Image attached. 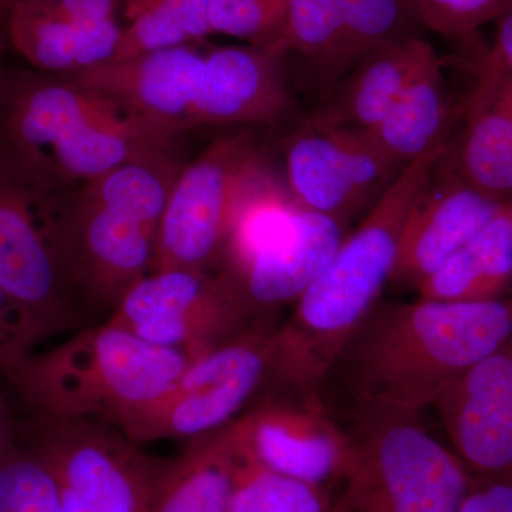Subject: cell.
Masks as SVG:
<instances>
[{
  "label": "cell",
  "mask_w": 512,
  "mask_h": 512,
  "mask_svg": "<svg viewBox=\"0 0 512 512\" xmlns=\"http://www.w3.org/2000/svg\"><path fill=\"white\" fill-rule=\"evenodd\" d=\"M464 117L456 146L448 144V171L488 197L511 201L512 87L503 74L483 64Z\"/></svg>",
  "instance_id": "20"
},
{
  "label": "cell",
  "mask_w": 512,
  "mask_h": 512,
  "mask_svg": "<svg viewBox=\"0 0 512 512\" xmlns=\"http://www.w3.org/2000/svg\"><path fill=\"white\" fill-rule=\"evenodd\" d=\"M423 29L416 0H346L342 76L377 50L421 36Z\"/></svg>",
  "instance_id": "27"
},
{
  "label": "cell",
  "mask_w": 512,
  "mask_h": 512,
  "mask_svg": "<svg viewBox=\"0 0 512 512\" xmlns=\"http://www.w3.org/2000/svg\"><path fill=\"white\" fill-rule=\"evenodd\" d=\"M322 485L306 483L239 456L227 512H329Z\"/></svg>",
  "instance_id": "29"
},
{
  "label": "cell",
  "mask_w": 512,
  "mask_h": 512,
  "mask_svg": "<svg viewBox=\"0 0 512 512\" xmlns=\"http://www.w3.org/2000/svg\"><path fill=\"white\" fill-rule=\"evenodd\" d=\"M511 333L512 295L376 305L328 377L343 383L357 414H419Z\"/></svg>",
  "instance_id": "1"
},
{
  "label": "cell",
  "mask_w": 512,
  "mask_h": 512,
  "mask_svg": "<svg viewBox=\"0 0 512 512\" xmlns=\"http://www.w3.org/2000/svg\"><path fill=\"white\" fill-rule=\"evenodd\" d=\"M192 359L110 322L92 323L45 352H32L8 382L29 414L114 424L156 399Z\"/></svg>",
  "instance_id": "5"
},
{
  "label": "cell",
  "mask_w": 512,
  "mask_h": 512,
  "mask_svg": "<svg viewBox=\"0 0 512 512\" xmlns=\"http://www.w3.org/2000/svg\"><path fill=\"white\" fill-rule=\"evenodd\" d=\"M447 147L404 167L296 301L292 318L275 330L276 389L316 396L326 382L350 336L389 284L404 224Z\"/></svg>",
  "instance_id": "2"
},
{
  "label": "cell",
  "mask_w": 512,
  "mask_h": 512,
  "mask_svg": "<svg viewBox=\"0 0 512 512\" xmlns=\"http://www.w3.org/2000/svg\"><path fill=\"white\" fill-rule=\"evenodd\" d=\"M264 168L249 137L238 134L218 140L181 170L161 218L151 272H211L239 202Z\"/></svg>",
  "instance_id": "9"
},
{
  "label": "cell",
  "mask_w": 512,
  "mask_h": 512,
  "mask_svg": "<svg viewBox=\"0 0 512 512\" xmlns=\"http://www.w3.org/2000/svg\"><path fill=\"white\" fill-rule=\"evenodd\" d=\"M165 2L168 0H123L124 13H126L128 22H131L147 10L157 8Z\"/></svg>",
  "instance_id": "37"
},
{
  "label": "cell",
  "mask_w": 512,
  "mask_h": 512,
  "mask_svg": "<svg viewBox=\"0 0 512 512\" xmlns=\"http://www.w3.org/2000/svg\"><path fill=\"white\" fill-rule=\"evenodd\" d=\"M512 200L417 289L419 298L487 302L510 295Z\"/></svg>",
  "instance_id": "22"
},
{
  "label": "cell",
  "mask_w": 512,
  "mask_h": 512,
  "mask_svg": "<svg viewBox=\"0 0 512 512\" xmlns=\"http://www.w3.org/2000/svg\"><path fill=\"white\" fill-rule=\"evenodd\" d=\"M19 443V420L15 419L5 394L0 390V461Z\"/></svg>",
  "instance_id": "36"
},
{
  "label": "cell",
  "mask_w": 512,
  "mask_h": 512,
  "mask_svg": "<svg viewBox=\"0 0 512 512\" xmlns=\"http://www.w3.org/2000/svg\"><path fill=\"white\" fill-rule=\"evenodd\" d=\"M456 111L439 57L419 73L372 130L363 131L402 167L450 143Z\"/></svg>",
  "instance_id": "24"
},
{
  "label": "cell",
  "mask_w": 512,
  "mask_h": 512,
  "mask_svg": "<svg viewBox=\"0 0 512 512\" xmlns=\"http://www.w3.org/2000/svg\"><path fill=\"white\" fill-rule=\"evenodd\" d=\"M46 198L0 151V288L45 340L93 323L53 247Z\"/></svg>",
  "instance_id": "10"
},
{
  "label": "cell",
  "mask_w": 512,
  "mask_h": 512,
  "mask_svg": "<svg viewBox=\"0 0 512 512\" xmlns=\"http://www.w3.org/2000/svg\"><path fill=\"white\" fill-rule=\"evenodd\" d=\"M329 512H346L345 505L342 504V501H339V503L336 504L335 507L330 508Z\"/></svg>",
  "instance_id": "39"
},
{
  "label": "cell",
  "mask_w": 512,
  "mask_h": 512,
  "mask_svg": "<svg viewBox=\"0 0 512 512\" xmlns=\"http://www.w3.org/2000/svg\"><path fill=\"white\" fill-rule=\"evenodd\" d=\"M0 512H63L49 468L20 441L0 461Z\"/></svg>",
  "instance_id": "30"
},
{
  "label": "cell",
  "mask_w": 512,
  "mask_h": 512,
  "mask_svg": "<svg viewBox=\"0 0 512 512\" xmlns=\"http://www.w3.org/2000/svg\"><path fill=\"white\" fill-rule=\"evenodd\" d=\"M460 512H512V477L473 478Z\"/></svg>",
  "instance_id": "34"
},
{
  "label": "cell",
  "mask_w": 512,
  "mask_h": 512,
  "mask_svg": "<svg viewBox=\"0 0 512 512\" xmlns=\"http://www.w3.org/2000/svg\"><path fill=\"white\" fill-rule=\"evenodd\" d=\"M276 386L275 329L256 323L187 370L160 396L114 423L137 444L194 439L228 426Z\"/></svg>",
  "instance_id": "8"
},
{
  "label": "cell",
  "mask_w": 512,
  "mask_h": 512,
  "mask_svg": "<svg viewBox=\"0 0 512 512\" xmlns=\"http://www.w3.org/2000/svg\"><path fill=\"white\" fill-rule=\"evenodd\" d=\"M211 33L210 0H168L131 20L110 60L187 46Z\"/></svg>",
  "instance_id": "28"
},
{
  "label": "cell",
  "mask_w": 512,
  "mask_h": 512,
  "mask_svg": "<svg viewBox=\"0 0 512 512\" xmlns=\"http://www.w3.org/2000/svg\"><path fill=\"white\" fill-rule=\"evenodd\" d=\"M403 170L372 138L353 128L308 121L286 144L293 200L303 210L340 221L369 210Z\"/></svg>",
  "instance_id": "12"
},
{
  "label": "cell",
  "mask_w": 512,
  "mask_h": 512,
  "mask_svg": "<svg viewBox=\"0 0 512 512\" xmlns=\"http://www.w3.org/2000/svg\"><path fill=\"white\" fill-rule=\"evenodd\" d=\"M269 47H221L204 56L190 126L274 124L289 109L279 59Z\"/></svg>",
  "instance_id": "17"
},
{
  "label": "cell",
  "mask_w": 512,
  "mask_h": 512,
  "mask_svg": "<svg viewBox=\"0 0 512 512\" xmlns=\"http://www.w3.org/2000/svg\"><path fill=\"white\" fill-rule=\"evenodd\" d=\"M177 134L70 79L5 73L0 83V151L49 194L72 178L167 160Z\"/></svg>",
  "instance_id": "3"
},
{
  "label": "cell",
  "mask_w": 512,
  "mask_h": 512,
  "mask_svg": "<svg viewBox=\"0 0 512 512\" xmlns=\"http://www.w3.org/2000/svg\"><path fill=\"white\" fill-rule=\"evenodd\" d=\"M107 322L192 360L256 325L254 312L221 272L191 269L151 272L124 295Z\"/></svg>",
  "instance_id": "11"
},
{
  "label": "cell",
  "mask_w": 512,
  "mask_h": 512,
  "mask_svg": "<svg viewBox=\"0 0 512 512\" xmlns=\"http://www.w3.org/2000/svg\"><path fill=\"white\" fill-rule=\"evenodd\" d=\"M8 12L10 42L45 72L73 74L106 62L123 35L116 19L79 25L47 12L35 0H13Z\"/></svg>",
  "instance_id": "21"
},
{
  "label": "cell",
  "mask_w": 512,
  "mask_h": 512,
  "mask_svg": "<svg viewBox=\"0 0 512 512\" xmlns=\"http://www.w3.org/2000/svg\"><path fill=\"white\" fill-rule=\"evenodd\" d=\"M3 50H5V37L0 32V83H2L3 77H5V69H3Z\"/></svg>",
  "instance_id": "38"
},
{
  "label": "cell",
  "mask_w": 512,
  "mask_h": 512,
  "mask_svg": "<svg viewBox=\"0 0 512 512\" xmlns=\"http://www.w3.org/2000/svg\"><path fill=\"white\" fill-rule=\"evenodd\" d=\"M346 0H286L282 50L311 64L329 86L342 76Z\"/></svg>",
  "instance_id": "26"
},
{
  "label": "cell",
  "mask_w": 512,
  "mask_h": 512,
  "mask_svg": "<svg viewBox=\"0 0 512 512\" xmlns=\"http://www.w3.org/2000/svg\"><path fill=\"white\" fill-rule=\"evenodd\" d=\"M495 72H497V70H495ZM498 73H500V72H498ZM500 74H503V73H500ZM503 76L505 77V79L508 80V83H510L511 87H512V77L511 76H507V74H503Z\"/></svg>",
  "instance_id": "41"
},
{
  "label": "cell",
  "mask_w": 512,
  "mask_h": 512,
  "mask_svg": "<svg viewBox=\"0 0 512 512\" xmlns=\"http://www.w3.org/2000/svg\"><path fill=\"white\" fill-rule=\"evenodd\" d=\"M484 63L491 69L512 77V0L497 19L494 45L485 56Z\"/></svg>",
  "instance_id": "35"
},
{
  "label": "cell",
  "mask_w": 512,
  "mask_h": 512,
  "mask_svg": "<svg viewBox=\"0 0 512 512\" xmlns=\"http://www.w3.org/2000/svg\"><path fill=\"white\" fill-rule=\"evenodd\" d=\"M437 57L433 45L423 36L383 47L326 86L325 97L308 121L320 126L372 130Z\"/></svg>",
  "instance_id": "19"
},
{
  "label": "cell",
  "mask_w": 512,
  "mask_h": 512,
  "mask_svg": "<svg viewBox=\"0 0 512 512\" xmlns=\"http://www.w3.org/2000/svg\"><path fill=\"white\" fill-rule=\"evenodd\" d=\"M19 441L49 468L63 512H151L167 460L148 457L109 421L28 413Z\"/></svg>",
  "instance_id": "7"
},
{
  "label": "cell",
  "mask_w": 512,
  "mask_h": 512,
  "mask_svg": "<svg viewBox=\"0 0 512 512\" xmlns=\"http://www.w3.org/2000/svg\"><path fill=\"white\" fill-rule=\"evenodd\" d=\"M419 414H357L346 512H460L473 477Z\"/></svg>",
  "instance_id": "6"
},
{
  "label": "cell",
  "mask_w": 512,
  "mask_h": 512,
  "mask_svg": "<svg viewBox=\"0 0 512 512\" xmlns=\"http://www.w3.org/2000/svg\"><path fill=\"white\" fill-rule=\"evenodd\" d=\"M229 430L239 456L306 483L346 478L355 456L350 434L326 416L312 394H265Z\"/></svg>",
  "instance_id": "13"
},
{
  "label": "cell",
  "mask_w": 512,
  "mask_h": 512,
  "mask_svg": "<svg viewBox=\"0 0 512 512\" xmlns=\"http://www.w3.org/2000/svg\"><path fill=\"white\" fill-rule=\"evenodd\" d=\"M299 207L291 191L266 168L249 185L232 220L222 261V275L234 278L266 249L288 234Z\"/></svg>",
  "instance_id": "25"
},
{
  "label": "cell",
  "mask_w": 512,
  "mask_h": 512,
  "mask_svg": "<svg viewBox=\"0 0 512 512\" xmlns=\"http://www.w3.org/2000/svg\"><path fill=\"white\" fill-rule=\"evenodd\" d=\"M511 0H416L424 29L447 39H470L485 23L500 18Z\"/></svg>",
  "instance_id": "32"
},
{
  "label": "cell",
  "mask_w": 512,
  "mask_h": 512,
  "mask_svg": "<svg viewBox=\"0 0 512 512\" xmlns=\"http://www.w3.org/2000/svg\"><path fill=\"white\" fill-rule=\"evenodd\" d=\"M433 180L404 224L389 284L414 288L464 247L507 201L474 190L447 171Z\"/></svg>",
  "instance_id": "16"
},
{
  "label": "cell",
  "mask_w": 512,
  "mask_h": 512,
  "mask_svg": "<svg viewBox=\"0 0 512 512\" xmlns=\"http://www.w3.org/2000/svg\"><path fill=\"white\" fill-rule=\"evenodd\" d=\"M12 2H13V0H12Z\"/></svg>",
  "instance_id": "42"
},
{
  "label": "cell",
  "mask_w": 512,
  "mask_h": 512,
  "mask_svg": "<svg viewBox=\"0 0 512 512\" xmlns=\"http://www.w3.org/2000/svg\"><path fill=\"white\" fill-rule=\"evenodd\" d=\"M43 340L25 313L0 288V376L8 380Z\"/></svg>",
  "instance_id": "33"
},
{
  "label": "cell",
  "mask_w": 512,
  "mask_h": 512,
  "mask_svg": "<svg viewBox=\"0 0 512 512\" xmlns=\"http://www.w3.org/2000/svg\"><path fill=\"white\" fill-rule=\"evenodd\" d=\"M345 221L318 212L299 210L288 234L256 256L231 281L254 315L298 301L325 271L343 239Z\"/></svg>",
  "instance_id": "18"
},
{
  "label": "cell",
  "mask_w": 512,
  "mask_h": 512,
  "mask_svg": "<svg viewBox=\"0 0 512 512\" xmlns=\"http://www.w3.org/2000/svg\"><path fill=\"white\" fill-rule=\"evenodd\" d=\"M204 56L191 46L158 50L123 60H106L69 74L72 82L180 133L188 120L198 87Z\"/></svg>",
  "instance_id": "15"
},
{
  "label": "cell",
  "mask_w": 512,
  "mask_h": 512,
  "mask_svg": "<svg viewBox=\"0 0 512 512\" xmlns=\"http://www.w3.org/2000/svg\"><path fill=\"white\" fill-rule=\"evenodd\" d=\"M237 461L229 424L190 439L165 463L151 512H227Z\"/></svg>",
  "instance_id": "23"
},
{
  "label": "cell",
  "mask_w": 512,
  "mask_h": 512,
  "mask_svg": "<svg viewBox=\"0 0 512 512\" xmlns=\"http://www.w3.org/2000/svg\"><path fill=\"white\" fill-rule=\"evenodd\" d=\"M286 0H210L212 32L282 50Z\"/></svg>",
  "instance_id": "31"
},
{
  "label": "cell",
  "mask_w": 512,
  "mask_h": 512,
  "mask_svg": "<svg viewBox=\"0 0 512 512\" xmlns=\"http://www.w3.org/2000/svg\"><path fill=\"white\" fill-rule=\"evenodd\" d=\"M171 161L121 165L46 204L53 247L90 318L116 311L153 269L158 229L178 177Z\"/></svg>",
  "instance_id": "4"
},
{
  "label": "cell",
  "mask_w": 512,
  "mask_h": 512,
  "mask_svg": "<svg viewBox=\"0 0 512 512\" xmlns=\"http://www.w3.org/2000/svg\"><path fill=\"white\" fill-rule=\"evenodd\" d=\"M454 453L478 477H512V333L433 403Z\"/></svg>",
  "instance_id": "14"
},
{
  "label": "cell",
  "mask_w": 512,
  "mask_h": 512,
  "mask_svg": "<svg viewBox=\"0 0 512 512\" xmlns=\"http://www.w3.org/2000/svg\"><path fill=\"white\" fill-rule=\"evenodd\" d=\"M10 2H12V0H0V9H8Z\"/></svg>",
  "instance_id": "40"
}]
</instances>
